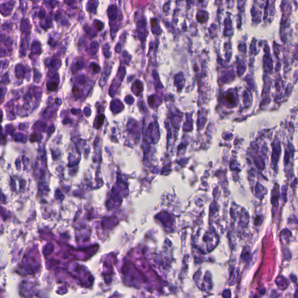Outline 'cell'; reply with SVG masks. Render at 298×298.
<instances>
[{
    "instance_id": "1",
    "label": "cell",
    "mask_w": 298,
    "mask_h": 298,
    "mask_svg": "<svg viewBox=\"0 0 298 298\" xmlns=\"http://www.w3.org/2000/svg\"><path fill=\"white\" fill-rule=\"evenodd\" d=\"M2 113L1 111H0V122L1 121V119H2Z\"/></svg>"
}]
</instances>
